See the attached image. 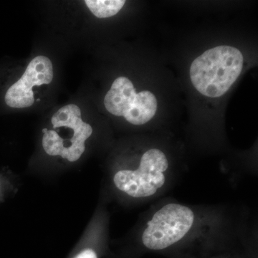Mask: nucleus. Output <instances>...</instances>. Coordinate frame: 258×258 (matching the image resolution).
<instances>
[{"instance_id": "nucleus-3", "label": "nucleus", "mask_w": 258, "mask_h": 258, "mask_svg": "<svg viewBox=\"0 0 258 258\" xmlns=\"http://www.w3.org/2000/svg\"><path fill=\"white\" fill-rule=\"evenodd\" d=\"M169 164L162 151L149 149L144 153L136 169L117 171L113 176V184L131 198H151L165 184Z\"/></svg>"}, {"instance_id": "nucleus-5", "label": "nucleus", "mask_w": 258, "mask_h": 258, "mask_svg": "<svg viewBox=\"0 0 258 258\" xmlns=\"http://www.w3.org/2000/svg\"><path fill=\"white\" fill-rule=\"evenodd\" d=\"M104 105L107 111L115 116H123L132 124L148 123L156 114L157 100L149 91L136 92L133 83L125 77L115 80L106 93Z\"/></svg>"}, {"instance_id": "nucleus-1", "label": "nucleus", "mask_w": 258, "mask_h": 258, "mask_svg": "<svg viewBox=\"0 0 258 258\" xmlns=\"http://www.w3.org/2000/svg\"><path fill=\"white\" fill-rule=\"evenodd\" d=\"M243 62V55L235 47L222 45L210 49L191 63V83L204 96H222L238 79Z\"/></svg>"}, {"instance_id": "nucleus-4", "label": "nucleus", "mask_w": 258, "mask_h": 258, "mask_svg": "<svg viewBox=\"0 0 258 258\" xmlns=\"http://www.w3.org/2000/svg\"><path fill=\"white\" fill-rule=\"evenodd\" d=\"M195 212L189 207L169 203L161 207L148 221L142 243L152 250H163L184 238L192 229Z\"/></svg>"}, {"instance_id": "nucleus-7", "label": "nucleus", "mask_w": 258, "mask_h": 258, "mask_svg": "<svg viewBox=\"0 0 258 258\" xmlns=\"http://www.w3.org/2000/svg\"><path fill=\"white\" fill-rule=\"evenodd\" d=\"M85 3L88 9L98 18L114 16L124 6L123 0H86Z\"/></svg>"}, {"instance_id": "nucleus-2", "label": "nucleus", "mask_w": 258, "mask_h": 258, "mask_svg": "<svg viewBox=\"0 0 258 258\" xmlns=\"http://www.w3.org/2000/svg\"><path fill=\"white\" fill-rule=\"evenodd\" d=\"M42 133V147L48 155L75 162L86 150L85 143L93 128L83 121L79 107L69 104L52 115L50 128H44Z\"/></svg>"}, {"instance_id": "nucleus-6", "label": "nucleus", "mask_w": 258, "mask_h": 258, "mask_svg": "<svg viewBox=\"0 0 258 258\" xmlns=\"http://www.w3.org/2000/svg\"><path fill=\"white\" fill-rule=\"evenodd\" d=\"M53 79V66L47 57L32 59L22 77L12 85L5 96V103L14 108L30 107L35 102L32 88L47 85Z\"/></svg>"}, {"instance_id": "nucleus-8", "label": "nucleus", "mask_w": 258, "mask_h": 258, "mask_svg": "<svg viewBox=\"0 0 258 258\" xmlns=\"http://www.w3.org/2000/svg\"><path fill=\"white\" fill-rule=\"evenodd\" d=\"M74 258H98V256L95 249L85 248L78 252Z\"/></svg>"}]
</instances>
